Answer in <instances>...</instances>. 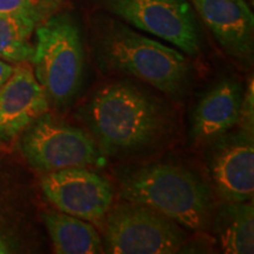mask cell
Returning <instances> with one entry per match:
<instances>
[{
  "instance_id": "6da1fadb",
  "label": "cell",
  "mask_w": 254,
  "mask_h": 254,
  "mask_svg": "<svg viewBox=\"0 0 254 254\" xmlns=\"http://www.w3.org/2000/svg\"><path fill=\"white\" fill-rule=\"evenodd\" d=\"M93 46L98 63L105 68L147 82L174 99L187 90L190 65L182 52L116 19H95Z\"/></svg>"
},
{
  "instance_id": "7a4b0ae2",
  "label": "cell",
  "mask_w": 254,
  "mask_h": 254,
  "mask_svg": "<svg viewBox=\"0 0 254 254\" xmlns=\"http://www.w3.org/2000/svg\"><path fill=\"white\" fill-rule=\"evenodd\" d=\"M84 119L92 134L110 153L150 146L166 126L161 105L127 82H113L98 88L85 106Z\"/></svg>"
},
{
  "instance_id": "3957f363",
  "label": "cell",
  "mask_w": 254,
  "mask_h": 254,
  "mask_svg": "<svg viewBox=\"0 0 254 254\" xmlns=\"http://www.w3.org/2000/svg\"><path fill=\"white\" fill-rule=\"evenodd\" d=\"M120 195L125 201L153 208L187 230L204 231L211 224L213 199L208 186L176 165H151L127 174Z\"/></svg>"
},
{
  "instance_id": "277c9868",
  "label": "cell",
  "mask_w": 254,
  "mask_h": 254,
  "mask_svg": "<svg viewBox=\"0 0 254 254\" xmlns=\"http://www.w3.org/2000/svg\"><path fill=\"white\" fill-rule=\"evenodd\" d=\"M32 65L49 101L68 106L80 91L85 74V51L77 23L67 13L51 15L34 31Z\"/></svg>"
},
{
  "instance_id": "5b68a950",
  "label": "cell",
  "mask_w": 254,
  "mask_h": 254,
  "mask_svg": "<svg viewBox=\"0 0 254 254\" xmlns=\"http://www.w3.org/2000/svg\"><path fill=\"white\" fill-rule=\"evenodd\" d=\"M104 250L113 254H173L187 243L184 227L147 206L126 201L101 221Z\"/></svg>"
},
{
  "instance_id": "8992f818",
  "label": "cell",
  "mask_w": 254,
  "mask_h": 254,
  "mask_svg": "<svg viewBox=\"0 0 254 254\" xmlns=\"http://www.w3.org/2000/svg\"><path fill=\"white\" fill-rule=\"evenodd\" d=\"M21 151L31 167L55 172L100 163L101 153L92 136L77 127L43 114L25 129Z\"/></svg>"
},
{
  "instance_id": "52a82bcc",
  "label": "cell",
  "mask_w": 254,
  "mask_h": 254,
  "mask_svg": "<svg viewBox=\"0 0 254 254\" xmlns=\"http://www.w3.org/2000/svg\"><path fill=\"white\" fill-rule=\"evenodd\" d=\"M111 13L186 55L200 51L199 27L190 0H100Z\"/></svg>"
},
{
  "instance_id": "ba28073f",
  "label": "cell",
  "mask_w": 254,
  "mask_h": 254,
  "mask_svg": "<svg viewBox=\"0 0 254 254\" xmlns=\"http://www.w3.org/2000/svg\"><path fill=\"white\" fill-rule=\"evenodd\" d=\"M41 189L58 211L97 224H101L113 204L111 184L84 167L49 172L41 182Z\"/></svg>"
},
{
  "instance_id": "9c48e42d",
  "label": "cell",
  "mask_w": 254,
  "mask_h": 254,
  "mask_svg": "<svg viewBox=\"0 0 254 254\" xmlns=\"http://www.w3.org/2000/svg\"><path fill=\"white\" fill-rule=\"evenodd\" d=\"M50 101L27 63L0 87V140H11L49 111Z\"/></svg>"
},
{
  "instance_id": "30bf717a",
  "label": "cell",
  "mask_w": 254,
  "mask_h": 254,
  "mask_svg": "<svg viewBox=\"0 0 254 254\" xmlns=\"http://www.w3.org/2000/svg\"><path fill=\"white\" fill-rule=\"evenodd\" d=\"M219 45L232 58L250 62L254 17L245 0H190Z\"/></svg>"
},
{
  "instance_id": "8fae6325",
  "label": "cell",
  "mask_w": 254,
  "mask_h": 254,
  "mask_svg": "<svg viewBox=\"0 0 254 254\" xmlns=\"http://www.w3.org/2000/svg\"><path fill=\"white\" fill-rule=\"evenodd\" d=\"M212 178L219 195L227 202L250 201L254 193L253 136L240 132L215 148Z\"/></svg>"
},
{
  "instance_id": "7c38bea8",
  "label": "cell",
  "mask_w": 254,
  "mask_h": 254,
  "mask_svg": "<svg viewBox=\"0 0 254 254\" xmlns=\"http://www.w3.org/2000/svg\"><path fill=\"white\" fill-rule=\"evenodd\" d=\"M244 90L232 79L219 81L196 105L192 117V135L199 142H208L237 126Z\"/></svg>"
},
{
  "instance_id": "4fadbf2b",
  "label": "cell",
  "mask_w": 254,
  "mask_h": 254,
  "mask_svg": "<svg viewBox=\"0 0 254 254\" xmlns=\"http://www.w3.org/2000/svg\"><path fill=\"white\" fill-rule=\"evenodd\" d=\"M43 220L58 254H95L104 252V243L92 222L60 211H47Z\"/></svg>"
},
{
  "instance_id": "5bb4252c",
  "label": "cell",
  "mask_w": 254,
  "mask_h": 254,
  "mask_svg": "<svg viewBox=\"0 0 254 254\" xmlns=\"http://www.w3.org/2000/svg\"><path fill=\"white\" fill-rule=\"evenodd\" d=\"M214 230L224 253L254 252V209L249 202H227L214 220Z\"/></svg>"
},
{
  "instance_id": "9a60e30c",
  "label": "cell",
  "mask_w": 254,
  "mask_h": 254,
  "mask_svg": "<svg viewBox=\"0 0 254 254\" xmlns=\"http://www.w3.org/2000/svg\"><path fill=\"white\" fill-rule=\"evenodd\" d=\"M38 25L26 18H0V59L11 63H31Z\"/></svg>"
},
{
  "instance_id": "2e32d148",
  "label": "cell",
  "mask_w": 254,
  "mask_h": 254,
  "mask_svg": "<svg viewBox=\"0 0 254 254\" xmlns=\"http://www.w3.org/2000/svg\"><path fill=\"white\" fill-rule=\"evenodd\" d=\"M64 0H0V18L19 17L37 25L56 14Z\"/></svg>"
},
{
  "instance_id": "e0dca14e",
  "label": "cell",
  "mask_w": 254,
  "mask_h": 254,
  "mask_svg": "<svg viewBox=\"0 0 254 254\" xmlns=\"http://www.w3.org/2000/svg\"><path fill=\"white\" fill-rule=\"evenodd\" d=\"M237 125L244 134L253 136L254 134V86L253 79L251 78L246 90H244L243 101H241L239 118Z\"/></svg>"
},
{
  "instance_id": "ac0fdd59",
  "label": "cell",
  "mask_w": 254,
  "mask_h": 254,
  "mask_svg": "<svg viewBox=\"0 0 254 254\" xmlns=\"http://www.w3.org/2000/svg\"><path fill=\"white\" fill-rule=\"evenodd\" d=\"M15 66L11 65V64L5 62V60L0 59V87L5 84L6 80L11 77L12 73L14 71Z\"/></svg>"
},
{
  "instance_id": "d6986e66",
  "label": "cell",
  "mask_w": 254,
  "mask_h": 254,
  "mask_svg": "<svg viewBox=\"0 0 254 254\" xmlns=\"http://www.w3.org/2000/svg\"><path fill=\"white\" fill-rule=\"evenodd\" d=\"M8 252H9V247L7 245V243H6V240L1 237V234H0V254H5Z\"/></svg>"
}]
</instances>
